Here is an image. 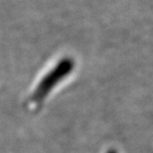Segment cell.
<instances>
[{
  "instance_id": "1",
  "label": "cell",
  "mask_w": 153,
  "mask_h": 153,
  "mask_svg": "<svg viewBox=\"0 0 153 153\" xmlns=\"http://www.w3.org/2000/svg\"><path fill=\"white\" fill-rule=\"evenodd\" d=\"M73 67H74V63H73L72 60H70V59L63 60L62 62L56 67V69H54L53 71L42 81V82L40 84L38 88L35 91L34 97H33L34 100H36V102H38L44 99V97L50 91L51 88H53L61 79H63L64 76H67L72 71Z\"/></svg>"
},
{
  "instance_id": "2",
  "label": "cell",
  "mask_w": 153,
  "mask_h": 153,
  "mask_svg": "<svg viewBox=\"0 0 153 153\" xmlns=\"http://www.w3.org/2000/svg\"><path fill=\"white\" fill-rule=\"evenodd\" d=\"M108 153H116V152H115V151H114V150H109Z\"/></svg>"
}]
</instances>
